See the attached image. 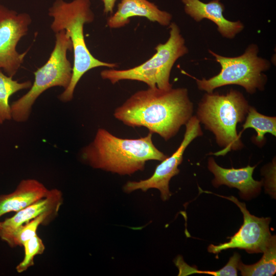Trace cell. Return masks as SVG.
Returning a JSON list of instances; mask_svg holds the SVG:
<instances>
[{
    "label": "cell",
    "instance_id": "obj_22",
    "mask_svg": "<svg viewBox=\"0 0 276 276\" xmlns=\"http://www.w3.org/2000/svg\"><path fill=\"white\" fill-rule=\"evenodd\" d=\"M116 0H103L104 4V12L112 13Z\"/></svg>",
    "mask_w": 276,
    "mask_h": 276
},
{
    "label": "cell",
    "instance_id": "obj_15",
    "mask_svg": "<svg viewBox=\"0 0 276 276\" xmlns=\"http://www.w3.org/2000/svg\"><path fill=\"white\" fill-rule=\"evenodd\" d=\"M49 190L35 179L22 180L16 189L0 195V217L11 212H17L44 197Z\"/></svg>",
    "mask_w": 276,
    "mask_h": 276
},
{
    "label": "cell",
    "instance_id": "obj_12",
    "mask_svg": "<svg viewBox=\"0 0 276 276\" xmlns=\"http://www.w3.org/2000/svg\"><path fill=\"white\" fill-rule=\"evenodd\" d=\"M181 2L186 14L197 22L204 18L211 20L216 25L218 31L224 37L233 39L244 28L240 21H232L224 17V6L220 0H213L208 3L199 0H181Z\"/></svg>",
    "mask_w": 276,
    "mask_h": 276
},
{
    "label": "cell",
    "instance_id": "obj_16",
    "mask_svg": "<svg viewBox=\"0 0 276 276\" xmlns=\"http://www.w3.org/2000/svg\"><path fill=\"white\" fill-rule=\"evenodd\" d=\"M262 258L252 265H245L240 261L238 269L243 276H272L276 272V238L272 237L263 250Z\"/></svg>",
    "mask_w": 276,
    "mask_h": 276
},
{
    "label": "cell",
    "instance_id": "obj_2",
    "mask_svg": "<svg viewBox=\"0 0 276 276\" xmlns=\"http://www.w3.org/2000/svg\"><path fill=\"white\" fill-rule=\"evenodd\" d=\"M152 133L140 139L117 137L105 129H98L93 141L81 151V157L93 168L121 175L143 171L147 161H163L168 156L153 144Z\"/></svg>",
    "mask_w": 276,
    "mask_h": 276
},
{
    "label": "cell",
    "instance_id": "obj_20",
    "mask_svg": "<svg viewBox=\"0 0 276 276\" xmlns=\"http://www.w3.org/2000/svg\"><path fill=\"white\" fill-rule=\"evenodd\" d=\"M240 261V256L235 252L231 257L227 263L221 269L217 271H202L196 267H192L186 263L182 257H177L174 263L179 270L178 275H188L193 273L208 274L214 276H237L238 265Z\"/></svg>",
    "mask_w": 276,
    "mask_h": 276
},
{
    "label": "cell",
    "instance_id": "obj_3",
    "mask_svg": "<svg viewBox=\"0 0 276 276\" xmlns=\"http://www.w3.org/2000/svg\"><path fill=\"white\" fill-rule=\"evenodd\" d=\"M90 5V0H73L70 2L55 0L49 10V15L53 18L51 29L55 33L62 30L65 31L71 40L74 53L71 82L58 96L63 102L73 99L77 83L89 70L100 66L114 68L118 66L116 63L103 62L96 58L87 48L83 28L85 24L92 22L94 20Z\"/></svg>",
    "mask_w": 276,
    "mask_h": 276
},
{
    "label": "cell",
    "instance_id": "obj_6",
    "mask_svg": "<svg viewBox=\"0 0 276 276\" xmlns=\"http://www.w3.org/2000/svg\"><path fill=\"white\" fill-rule=\"evenodd\" d=\"M73 50L69 37L64 30L55 33L54 49L45 63L34 72V81L29 91L10 105L12 119L26 122L36 99L46 90L55 86L66 89L72 76L73 66L67 53Z\"/></svg>",
    "mask_w": 276,
    "mask_h": 276
},
{
    "label": "cell",
    "instance_id": "obj_13",
    "mask_svg": "<svg viewBox=\"0 0 276 276\" xmlns=\"http://www.w3.org/2000/svg\"><path fill=\"white\" fill-rule=\"evenodd\" d=\"M133 16L145 17L163 26H169L172 18L170 13L160 10L148 0H121L117 11L108 18L107 24L112 29L122 28L129 24Z\"/></svg>",
    "mask_w": 276,
    "mask_h": 276
},
{
    "label": "cell",
    "instance_id": "obj_17",
    "mask_svg": "<svg viewBox=\"0 0 276 276\" xmlns=\"http://www.w3.org/2000/svg\"><path fill=\"white\" fill-rule=\"evenodd\" d=\"M51 220L49 215L42 214L15 228L1 231L0 237L11 247L21 246L25 241L37 235L40 224H47Z\"/></svg>",
    "mask_w": 276,
    "mask_h": 276
},
{
    "label": "cell",
    "instance_id": "obj_23",
    "mask_svg": "<svg viewBox=\"0 0 276 276\" xmlns=\"http://www.w3.org/2000/svg\"><path fill=\"white\" fill-rule=\"evenodd\" d=\"M1 228H2L1 222H0V233L1 232Z\"/></svg>",
    "mask_w": 276,
    "mask_h": 276
},
{
    "label": "cell",
    "instance_id": "obj_7",
    "mask_svg": "<svg viewBox=\"0 0 276 276\" xmlns=\"http://www.w3.org/2000/svg\"><path fill=\"white\" fill-rule=\"evenodd\" d=\"M258 52L255 44H250L242 55L236 57H224L209 50L220 64L221 70L209 79L193 77L198 89L212 93L216 88L233 84L242 86L250 94L255 93L257 89L263 90L267 77L263 72L270 68V63L267 59L259 57Z\"/></svg>",
    "mask_w": 276,
    "mask_h": 276
},
{
    "label": "cell",
    "instance_id": "obj_8",
    "mask_svg": "<svg viewBox=\"0 0 276 276\" xmlns=\"http://www.w3.org/2000/svg\"><path fill=\"white\" fill-rule=\"evenodd\" d=\"M185 125L186 132L183 140L176 151L171 156H168L162 161L149 178L138 181H128L123 187L125 192L131 193L136 190L145 192L153 188L160 191L163 201L169 198L171 196L169 181L174 176L179 173L178 167L182 162L186 149L195 138L203 134L200 122L196 116H192Z\"/></svg>",
    "mask_w": 276,
    "mask_h": 276
},
{
    "label": "cell",
    "instance_id": "obj_14",
    "mask_svg": "<svg viewBox=\"0 0 276 276\" xmlns=\"http://www.w3.org/2000/svg\"><path fill=\"white\" fill-rule=\"evenodd\" d=\"M62 200V195L59 190H49L44 197L1 222V231L15 228L43 214L49 215L52 219L57 215Z\"/></svg>",
    "mask_w": 276,
    "mask_h": 276
},
{
    "label": "cell",
    "instance_id": "obj_9",
    "mask_svg": "<svg viewBox=\"0 0 276 276\" xmlns=\"http://www.w3.org/2000/svg\"><path fill=\"white\" fill-rule=\"evenodd\" d=\"M31 22L28 14L17 13L0 5V68L8 76L13 77L24 62L27 51L20 54L16 48Z\"/></svg>",
    "mask_w": 276,
    "mask_h": 276
},
{
    "label": "cell",
    "instance_id": "obj_5",
    "mask_svg": "<svg viewBox=\"0 0 276 276\" xmlns=\"http://www.w3.org/2000/svg\"><path fill=\"white\" fill-rule=\"evenodd\" d=\"M169 37L164 43L158 44L156 53L142 64L126 70L106 69L100 73L102 79L112 84L124 80L144 82L149 87L169 90L171 70L176 60L188 53L185 40L179 27L175 22L169 25Z\"/></svg>",
    "mask_w": 276,
    "mask_h": 276
},
{
    "label": "cell",
    "instance_id": "obj_11",
    "mask_svg": "<svg viewBox=\"0 0 276 276\" xmlns=\"http://www.w3.org/2000/svg\"><path fill=\"white\" fill-rule=\"evenodd\" d=\"M208 169L214 175L213 185L218 188L224 185L238 189L244 198H249L257 195L263 184V180L257 181L252 177L256 166L239 169H226L219 166L213 157L208 159Z\"/></svg>",
    "mask_w": 276,
    "mask_h": 276
},
{
    "label": "cell",
    "instance_id": "obj_21",
    "mask_svg": "<svg viewBox=\"0 0 276 276\" xmlns=\"http://www.w3.org/2000/svg\"><path fill=\"white\" fill-rule=\"evenodd\" d=\"M22 246L25 249V256L22 261L16 267L18 273L23 272L33 266L34 257L42 254L45 249L42 240L37 235L25 241Z\"/></svg>",
    "mask_w": 276,
    "mask_h": 276
},
{
    "label": "cell",
    "instance_id": "obj_18",
    "mask_svg": "<svg viewBox=\"0 0 276 276\" xmlns=\"http://www.w3.org/2000/svg\"><path fill=\"white\" fill-rule=\"evenodd\" d=\"M246 116L245 122L242 125V131L248 128H254L257 132V136L254 137L253 142L257 145L262 146L264 144L265 134L268 133L276 135L275 117L263 115L250 106Z\"/></svg>",
    "mask_w": 276,
    "mask_h": 276
},
{
    "label": "cell",
    "instance_id": "obj_4",
    "mask_svg": "<svg viewBox=\"0 0 276 276\" xmlns=\"http://www.w3.org/2000/svg\"><path fill=\"white\" fill-rule=\"evenodd\" d=\"M249 106L243 95L234 89L225 95L206 93L203 96L196 117L213 132L218 145L224 148L214 155H223L243 147L237 126L245 120Z\"/></svg>",
    "mask_w": 276,
    "mask_h": 276
},
{
    "label": "cell",
    "instance_id": "obj_19",
    "mask_svg": "<svg viewBox=\"0 0 276 276\" xmlns=\"http://www.w3.org/2000/svg\"><path fill=\"white\" fill-rule=\"evenodd\" d=\"M32 84L30 81L19 82L0 71V124L12 119L9 98L19 90L29 89Z\"/></svg>",
    "mask_w": 276,
    "mask_h": 276
},
{
    "label": "cell",
    "instance_id": "obj_10",
    "mask_svg": "<svg viewBox=\"0 0 276 276\" xmlns=\"http://www.w3.org/2000/svg\"><path fill=\"white\" fill-rule=\"evenodd\" d=\"M214 194L234 202L243 215V223L239 231L230 237L228 242L217 245L211 244L208 248V251L217 254L223 250L238 248L244 249L249 254L263 252L272 237L269 227L270 218H259L251 215L245 204L234 196Z\"/></svg>",
    "mask_w": 276,
    "mask_h": 276
},
{
    "label": "cell",
    "instance_id": "obj_1",
    "mask_svg": "<svg viewBox=\"0 0 276 276\" xmlns=\"http://www.w3.org/2000/svg\"><path fill=\"white\" fill-rule=\"evenodd\" d=\"M193 112L187 88L155 87L133 94L115 109L113 116L128 126L145 127L167 141L187 124Z\"/></svg>",
    "mask_w": 276,
    "mask_h": 276
}]
</instances>
